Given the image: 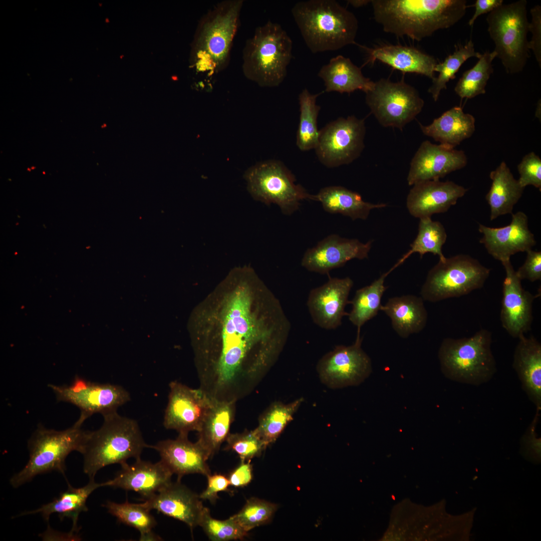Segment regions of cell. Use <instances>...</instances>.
<instances>
[{
  "label": "cell",
  "instance_id": "obj_1",
  "mask_svg": "<svg viewBox=\"0 0 541 541\" xmlns=\"http://www.w3.org/2000/svg\"><path fill=\"white\" fill-rule=\"evenodd\" d=\"M249 282L238 279L225 308L222 348L216 370L219 386L232 382L247 352L254 345L259 343L266 349L279 351L289 334L290 324L281 307L259 318L251 313Z\"/></svg>",
  "mask_w": 541,
  "mask_h": 541
},
{
  "label": "cell",
  "instance_id": "obj_2",
  "mask_svg": "<svg viewBox=\"0 0 541 541\" xmlns=\"http://www.w3.org/2000/svg\"><path fill=\"white\" fill-rule=\"evenodd\" d=\"M374 18L384 32L420 41L458 22L465 0H373Z\"/></svg>",
  "mask_w": 541,
  "mask_h": 541
},
{
  "label": "cell",
  "instance_id": "obj_3",
  "mask_svg": "<svg viewBox=\"0 0 541 541\" xmlns=\"http://www.w3.org/2000/svg\"><path fill=\"white\" fill-rule=\"evenodd\" d=\"M292 13L306 45L313 53L336 51L356 44L357 19L336 1H301L294 6Z\"/></svg>",
  "mask_w": 541,
  "mask_h": 541
},
{
  "label": "cell",
  "instance_id": "obj_4",
  "mask_svg": "<svg viewBox=\"0 0 541 541\" xmlns=\"http://www.w3.org/2000/svg\"><path fill=\"white\" fill-rule=\"evenodd\" d=\"M103 416L101 427L89 431L82 453L83 471L90 479L107 465H121L130 458H140L143 450L149 447L136 420L122 416L117 411Z\"/></svg>",
  "mask_w": 541,
  "mask_h": 541
},
{
  "label": "cell",
  "instance_id": "obj_5",
  "mask_svg": "<svg viewBox=\"0 0 541 541\" xmlns=\"http://www.w3.org/2000/svg\"><path fill=\"white\" fill-rule=\"evenodd\" d=\"M293 42L278 23L268 21L255 29L243 50V75L260 87L279 86L292 58Z\"/></svg>",
  "mask_w": 541,
  "mask_h": 541
},
{
  "label": "cell",
  "instance_id": "obj_6",
  "mask_svg": "<svg viewBox=\"0 0 541 541\" xmlns=\"http://www.w3.org/2000/svg\"><path fill=\"white\" fill-rule=\"evenodd\" d=\"M491 343L492 334L485 329L469 337L444 339L438 352L443 374L451 380L474 386L488 382L496 371Z\"/></svg>",
  "mask_w": 541,
  "mask_h": 541
},
{
  "label": "cell",
  "instance_id": "obj_7",
  "mask_svg": "<svg viewBox=\"0 0 541 541\" xmlns=\"http://www.w3.org/2000/svg\"><path fill=\"white\" fill-rule=\"evenodd\" d=\"M243 0L217 3L202 19L194 49L197 69L209 75L228 65L230 51L239 22Z\"/></svg>",
  "mask_w": 541,
  "mask_h": 541
},
{
  "label": "cell",
  "instance_id": "obj_8",
  "mask_svg": "<svg viewBox=\"0 0 541 541\" xmlns=\"http://www.w3.org/2000/svg\"><path fill=\"white\" fill-rule=\"evenodd\" d=\"M78 420L71 427L62 431L38 426L28 441L29 459L27 464L10 479L16 488L30 481L36 476L56 471L64 475L65 460L72 451L82 453L89 431L81 428Z\"/></svg>",
  "mask_w": 541,
  "mask_h": 541
},
{
  "label": "cell",
  "instance_id": "obj_9",
  "mask_svg": "<svg viewBox=\"0 0 541 541\" xmlns=\"http://www.w3.org/2000/svg\"><path fill=\"white\" fill-rule=\"evenodd\" d=\"M527 1L502 4L488 13L487 31L494 42L493 50L506 73L521 72L529 57Z\"/></svg>",
  "mask_w": 541,
  "mask_h": 541
},
{
  "label": "cell",
  "instance_id": "obj_10",
  "mask_svg": "<svg viewBox=\"0 0 541 541\" xmlns=\"http://www.w3.org/2000/svg\"><path fill=\"white\" fill-rule=\"evenodd\" d=\"M490 269L470 255L460 254L439 261L429 271L420 291L424 301L435 303L468 295L482 288Z\"/></svg>",
  "mask_w": 541,
  "mask_h": 541
},
{
  "label": "cell",
  "instance_id": "obj_11",
  "mask_svg": "<svg viewBox=\"0 0 541 541\" xmlns=\"http://www.w3.org/2000/svg\"><path fill=\"white\" fill-rule=\"evenodd\" d=\"M244 178L248 192L255 200L267 205L277 204L287 215L296 211L302 201L314 200V195L297 184L294 174L279 160L255 164L245 172Z\"/></svg>",
  "mask_w": 541,
  "mask_h": 541
},
{
  "label": "cell",
  "instance_id": "obj_12",
  "mask_svg": "<svg viewBox=\"0 0 541 541\" xmlns=\"http://www.w3.org/2000/svg\"><path fill=\"white\" fill-rule=\"evenodd\" d=\"M366 103L383 127L402 131L421 112L424 102L418 91L403 80L381 78L366 93Z\"/></svg>",
  "mask_w": 541,
  "mask_h": 541
},
{
  "label": "cell",
  "instance_id": "obj_13",
  "mask_svg": "<svg viewBox=\"0 0 541 541\" xmlns=\"http://www.w3.org/2000/svg\"><path fill=\"white\" fill-rule=\"evenodd\" d=\"M365 134L364 119L354 115L338 118L320 130L315 148L318 159L328 168L352 163L365 147Z\"/></svg>",
  "mask_w": 541,
  "mask_h": 541
},
{
  "label": "cell",
  "instance_id": "obj_14",
  "mask_svg": "<svg viewBox=\"0 0 541 541\" xmlns=\"http://www.w3.org/2000/svg\"><path fill=\"white\" fill-rule=\"evenodd\" d=\"M48 386L58 401L71 403L80 409L78 420L83 423L95 413L104 416L117 412L131 399L129 393L121 386L93 382L79 377L70 385Z\"/></svg>",
  "mask_w": 541,
  "mask_h": 541
},
{
  "label": "cell",
  "instance_id": "obj_15",
  "mask_svg": "<svg viewBox=\"0 0 541 541\" xmlns=\"http://www.w3.org/2000/svg\"><path fill=\"white\" fill-rule=\"evenodd\" d=\"M357 332L353 344L337 346L320 359L316 369L322 383L330 388H342L359 385L370 376L372 362Z\"/></svg>",
  "mask_w": 541,
  "mask_h": 541
},
{
  "label": "cell",
  "instance_id": "obj_16",
  "mask_svg": "<svg viewBox=\"0 0 541 541\" xmlns=\"http://www.w3.org/2000/svg\"><path fill=\"white\" fill-rule=\"evenodd\" d=\"M168 400L163 425L179 434L199 430L208 407L210 396L201 389H193L177 381L169 384Z\"/></svg>",
  "mask_w": 541,
  "mask_h": 541
},
{
  "label": "cell",
  "instance_id": "obj_17",
  "mask_svg": "<svg viewBox=\"0 0 541 541\" xmlns=\"http://www.w3.org/2000/svg\"><path fill=\"white\" fill-rule=\"evenodd\" d=\"M501 263L505 277L502 284L500 321L510 336L518 338L531 329L533 302L537 296L523 289L510 260Z\"/></svg>",
  "mask_w": 541,
  "mask_h": 541
},
{
  "label": "cell",
  "instance_id": "obj_18",
  "mask_svg": "<svg viewBox=\"0 0 541 541\" xmlns=\"http://www.w3.org/2000/svg\"><path fill=\"white\" fill-rule=\"evenodd\" d=\"M372 244V240L363 243L357 239L331 234L306 251L301 265L310 272L328 274L331 270L342 266L352 259L367 258Z\"/></svg>",
  "mask_w": 541,
  "mask_h": 541
},
{
  "label": "cell",
  "instance_id": "obj_19",
  "mask_svg": "<svg viewBox=\"0 0 541 541\" xmlns=\"http://www.w3.org/2000/svg\"><path fill=\"white\" fill-rule=\"evenodd\" d=\"M353 281L350 277L331 278L323 285L312 289L307 307L314 323L321 328L334 330L342 324Z\"/></svg>",
  "mask_w": 541,
  "mask_h": 541
},
{
  "label": "cell",
  "instance_id": "obj_20",
  "mask_svg": "<svg viewBox=\"0 0 541 541\" xmlns=\"http://www.w3.org/2000/svg\"><path fill=\"white\" fill-rule=\"evenodd\" d=\"M467 163V158L463 151L424 141L411 161L407 178L408 184L412 186L422 181L439 180L464 168Z\"/></svg>",
  "mask_w": 541,
  "mask_h": 541
},
{
  "label": "cell",
  "instance_id": "obj_21",
  "mask_svg": "<svg viewBox=\"0 0 541 541\" xmlns=\"http://www.w3.org/2000/svg\"><path fill=\"white\" fill-rule=\"evenodd\" d=\"M478 231L482 234L480 243L501 262L510 260L516 253L532 249L536 244L534 236L528 228V217L522 211L512 214L511 221L506 226L490 227L479 224Z\"/></svg>",
  "mask_w": 541,
  "mask_h": 541
},
{
  "label": "cell",
  "instance_id": "obj_22",
  "mask_svg": "<svg viewBox=\"0 0 541 541\" xmlns=\"http://www.w3.org/2000/svg\"><path fill=\"white\" fill-rule=\"evenodd\" d=\"M143 504L149 509L186 523L192 530L199 526L206 507L199 495L182 484L180 480L169 484L151 497Z\"/></svg>",
  "mask_w": 541,
  "mask_h": 541
},
{
  "label": "cell",
  "instance_id": "obj_23",
  "mask_svg": "<svg viewBox=\"0 0 541 541\" xmlns=\"http://www.w3.org/2000/svg\"><path fill=\"white\" fill-rule=\"evenodd\" d=\"M412 186L406 206L412 216L419 219L446 212L468 190L452 181L428 180Z\"/></svg>",
  "mask_w": 541,
  "mask_h": 541
},
{
  "label": "cell",
  "instance_id": "obj_24",
  "mask_svg": "<svg viewBox=\"0 0 541 541\" xmlns=\"http://www.w3.org/2000/svg\"><path fill=\"white\" fill-rule=\"evenodd\" d=\"M121 466L112 479L103 482L104 486L134 491L145 499L172 482L173 474L161 460L152 463L139 458L132 464Z\"/></svg>",
  "mask_w": 541,
  "mask_h": 541
},
{
  "label": "cell",
  "instance_id": "obj_25",
  "mask_svg": "<svg viewBox=\"0 0 541 541\" xmlns=\"http://www.w3.org/2000/svg\"><path fill=\"white\" fill-rule=\"evenodd\" d=\"M149 447L159 454L160 460L177 479L189 474L198 473L207 476L211 474L207 463L209 457L201 444L197 441L189 440L187 434H179L175 439L159 441Z\"/></svg>",
  "mask_w": 541,
  "mask_h": 541
},
{
  "label": "cell",
  "instance_id": "obj_26",
  "mask_svg": "<svg viewBox=\"0 0 541 541\" xmlns=\"http://www.w3.org/2000/svg\"><path fill=\"white\" fill-rule=\"evenodd\" d=\"M361 46L368 54L363 66L378 60L403 73L424 75L432 80L434 77L436 59L413 47L385 45L374 48Z\"/></svg>",
  "mask_w": 541,
  "mask_h": 541
},
{
  "label": "cell",
  "instance_id": "obj_27",
  "mask_svg": "<svg viewBox=\"0 0 541 541\" xmlns=\"http://www.w3.org/2000/svg\"><path fill=\"white\" fill-rule=\"evenodd\" d=\"M518 339L512 367L527 397L541 410V344L533 336Z\"/></svg>",
  "mask_w": 541,
  "mask_h": 541
},
{
  "label": "cell",
  "instance_id": "obj_28",
  "mask_svg": "<svg viewBox=\"0 0 541 541\" xmlns=\"http://www.w3.org/2000/svg\"><path fill=\"white\" fill-rule=\"evenodd\" d=\"M381 311L390 319L393 330L402 338L419 333L427 324L428 313L421 297H392L382 305Z\"/></svg>",
  "mask_w": 541,
  "mask_h": 541
},
{
  "label": "cell",
  "instance_id": "obj_29",
  "mask_svg": "<svg viewBox=\"0 0 541 541\" xmlns=\"http://www.w3.org/2000/svg\"><path fill=\"white\" fill-rule=\"evenodd\" d=\"M234 411L233 400H219L210 397L208 407L198 431L197 440L209 458L219 450L229 434Z\"/></svg>",
  "mask_w": 541,
  "mask_h": 541
},
{
  "label": "cell",
  "instance_id": "obj_30",
  "mask_svg": "<svg viewBox=\"0 0 541 541\" xmlns=\"http://www.w3.org/2000/svg\"><path fill=\"white\" fill-rule=\"evenodd\" d=\"M475 118L465 113L460 106H454L435 119L429 125L419 123L423 134L440 144L455 147L470 137L475 131Z\"/></svg>",
  "mask_w": 541,
  "mask_h": 541
},
{
  "label": "cell",
  "instance_id": "obj_31",
  "mask_svg": "<svg viewBox=\"0 0 541 541\" xmlns=\"http://www.w3.org/2000/svg\"><path fill=\"white\" fill-rule=\"evenodd\" d=\"M318 75L323 80L327 92L350 93L359 90L366 93L375 83L363 75L361 68L342 55L332 58L321 68Z\"/></svg>",
  "mask_w": 541,
  "mask_h": 541
},
{
  "label": "cell",
  "instance_id": "obj_32",
  "mask_svg": "<svg viewBox=\"0 0 541 541\" xmlns=\"http://www.w3.org/2000/svg\"><path fill=\"white\" fill-rule=\"evenodd\" d=\"M66 490L61 492L53 501L43 505L40 508L31 511H24L21 515L40 513L45 520L48 521L53 513H58L61 520L67 517L72 519V532L78 529L77 522L80 513L87 511V500L89 495L97 488L104 486V483H97L94 478L90 479L85 486L75 488L68 483Z\"/></svg>",
  "mask_w": 541,
  "mask_h": 541
},
{
  "label": "cell",
  "instance_id": "obj_33",
  "mask_svg": "<svg viewBox=\"0 0 541 541\" xmlns=\"http://www.w3.org/2000/svg\"><path fill=\"white\" fill-rule=\"evenodd\" d=\"M489 177L492 183L485 198L490 207V219L493 220L501 215L512 213L524 188L514 178L504 161L490 172Z\"/></svg>",
  "mask_w": 541,
  "mask_h": 541
},
{
  "label": "cell",
  "instance_id": "obj_34",
  "mask_svg": "<svg viewBox=\"0 0 541 541\" xmlns=\"http://www.w3.org/2000/svg\"><path fill=\"white\" fill-rule=\"evenodd\" d=\"M314 200L320 202L326 211L341 214L353 220H365L371 210L387 206L385 203L366 202L358 193L341 186H330L321 189L314 195Z\"/></svg>",
  "mask_w": 541,
  "mask_h": 541
},
{
  "label": "cell",
  "instance_id": "obj_35",
  "mask_svg": "<svg viewBox=\"0 0 541 541\" xmlns=\"http://www.w3.org/2000/svg\"><path fill=\"white\" fill-rule=\"evenodd\" d=\"M396 267L395 264L370 285L357 290L354 298L350 301L352 309L348 314V319L357 328V332H360L361 328L381 310V299L387 289L384 285L385 280Z\"/></svg>",
  "mask_w": 541,
  "mask_h": 541
},
{
  "label": "cell",
  "instance_id": "obj_36",
  "mask_svg": "<svg viewBox=\"0 0 541 541\" xmlns=\"http://www.w3.org/2000/svg\"><path fill=\"white\" fill-rule=\"evenodd\" d=\"M303 401L304 399L300 398L288 404L275 402L260 415L254 430L266 446L277 440Z\"/></svg>",
  "mask_w": 541,
  "mask_h": 541
},
{
  "label": "cell",
  "instance_id": "obj_37",
  "mask_svg": "<svg viewBox=\"0 0 541 541\" xmlns=\"http://www.w3.org/2000/svg\"><path fill=\"white\" fill-rule=\"evenodd\" d=\"M323 92L314 94L305 89L299 95L300 113L296 144L301 151L315 149L317 145L320 133L317 120L321 107L317 104V99Z\"/></svg>",
  "mask_w": 541,
  "mask_h": 541
},
{
  "label": "cell",
  "instance_id": "obj_38",
  "mask_svg": "<svg viewBox=\"0 0 541 541\" xmlns=\"http://www.w3.org/2000/svg\"><path fill=\"white\" fill-rule=\"evenodd\" d=\"M104 506L118 521L137 529L140 533V540L161 539L152 532L157 522L143 502L133 503L126 500L119 503L108 501Z\"/></svg>",
  "mask_w": 541,
  "mask_h": 541
},
{
  "label": "cell",
  "instance_id": "obj_39",
  "mask_svg": "<svg viewBox=\"0 0 541 541\" xmlns=\"http://www.w3.org/2000/svg\"><path fill=\"white\" fill-rule=\"evenodd\" d=\"M419 219L417 236L410 244L409 250L396 263L397 266L414 253H418L421 257L425 253H432L438 255L440 260H444L446 258L442 249L447 236L443 224L439 221L433 220L431 217Z\"/></svg>",
  "mask_w": 541,
  "mask_h": 541
},
{
  "label": "cell",
  "instance_id": "obj_40",
  "mask_svg": "<svg viewBox=\"0 0 541 541\" xmlns=\"http://www.w3.org/2000/svg\"><path fill=\"white\" fill-rule=\"evenodd\" d=\"M495 58L494 51H486L472 68L462 74L454 88V92L461 99H472L485 93L487 81L493 72L492 63Z\"/></svg>",
  "mask_w": 541,
  "mask_h": 541
},
{
  "label": "cell",
  "instance_id": "obj_41",
  "mask_svg": "<svg viewBox=\"0 0 541 541\" xmlns=\"http://www.w3.org/2000/svg\"><path fill=\"white\" fill-rule=\"evenodd\" d=\"M481 54L476 52L474 44L470 39L464 45L455 46L453 53L448 56L441 63H437L434 72L439 73L437 77L432 80V84L428 89L434 101H437L441 92L447 88V83L455 78V74L462 65L468 59L476 57L479 59Z\"/></svg>",
  "mask_w": 541,
  "mask_h": 541
},
{
  "label": "cell",
  "instance_id": "obj_42",
  "mask_svg": "<svg viewBox=\"0 0 541 541\" xmlns=\"http://www.w3.org/2000/svg\"><path fill=\"white\" fill-rule=\"evenodd\" d=\"M277 505L256 497L248 499L242 509L231 516L246 532L268 523L277 510Z\"/></svg>",
  "mask_w": 541,
  "mask_h": 541
},
{
  "label": "cell",
  "instance_id": "obj_43",
  "mask_svg": "<svg viewBox=\"0 0 541 541\" xmlns=\"http://www.w3.org/2000/svg\"><path fill=\"white\" fill-rule=\"evenodd\" d=\"M201 526L209 539L212 541L242 540L247 536L245 531L231 516L225 520H218L211 517L206 507L201 522Z\"/></svg>",
  "mask_w": 541,
  "mask_h": 541
},
{
  "label": "cell",
  "instance_id": "obj_44",
  "mask_svg": "<svg viewBox=\"0 0 541 541\" xmlns=\"http://www.w3.org/2000/svg\"><path fill=\"white\" fill-rule=\"evenodd\" d=\"M226 441L225 449L234 451L243 461L259 456L267 446L254 430L229 433Z\"/></svg>",
  "mask_w": 541,
  "mask_h": 541
},
{
  "label": "cell",
  "instance_id": "obj_45",
  "mask_svg": "<svg viewBox=\"0 0 541 541\" xmlns=\"http://www.w3.org/2000/svg\"><path fill=\"white\" fill-rule=\"evenodd\" d=\"M519 178L517 179L523 188L532 185L541 189V159L534 152L526 154L517 165Z\"/></svg>",
  "mask_w": 541,
  "mask_h": 541
},
{
  "label": "cell",
  "instance_id": "obj_46",
  "mask_svg": "<svg viewBox=\"0 0 541 541\" xmlns=\"http://www.w3.org/2000/svg\"><path fill=\"white\" fill-rule=\"evenodd\" d=\"M526 252V257L523 264L520 266L515 273L521 281L526 279L531 282L541 280V252L532 249Z\"/></svg>",
  "mask_w": 541,
  "mask_h": 541
},
{
  "label": "cell",
  "instance_id": "obj_47",
  "mask_svg": "<svg viewBox=\"0 0 541 541\" xmlns=\"http://www.w3.org/2000/svg\"><path fill=\"white\" fill-rule=\"evenodd\" d=\"M531 21L529 23L528 31L532 34L528 42V48L535 57L539 68L541 67V7L534 6L530 9Z\"/></svg>",
  "mask_w": 541,
  "mask_h": 541
},
{
  "label": "cell",
  "instance_id": "obj_48",
  "mask_svg": "<svg viewBox=\"0 0 541 541\" xmlns=\"http://www.w3.org/2000/svg\"><path fill=\"white\" fill-rule=\"evenodd\" d=\"M207 477V486L199 496L201 499L208 500L211 503H214L219 498L217 495L219 492L229 490L228 488L230 485V482L228 477L221 474H210Z\"/></svg>",
  "mask_w": 541,
  "mask_h": 541
},
{
  "label": "cell",
  "instance_id": "obj_49",
  "mask_svg": "<svg viewBox=\"0 0 541 541\" xmlns=\"http://www.w3.org/2000/svg\"><path fill=\"white\" fill-rule=\"evenodd\" d=\"M228 478L230 485L235 487L247 485L252 479V467L250 460L243 461L229 474Z\"/></svg>",
  "mask_w": 541,
  "mask_h": 541
},
{
  "label": "cell",
  "instance_id": "obj_50",
  "mask_svg": "<svg viewBox=\"0 0 541 541\" xmlns=\"http://www.w3.org/2000/svg\"><path fill=\"white\" fill-rule=\"evenodd\" d=\"M503 0H476L474 3L475 12L468 21L472 26L477 18L481 15L489 13L503 4Z\"/></svg>",
  "mask_w": 541,
  "mask_h": 541
},
{
  "label": "cell",
  "instance_id": "obj_51",
  "mask_svg": "<svg viewBox=\"0 0 541 541\" xmlns=\"http://www.w3.org/2000/svg\"><path fill=\"white\" fill-rule=\"evenodd\" d=\"M347 2L348 4L355 8H359L365 6L369 3H371V1L368 0H350Z\"/></svg>",
  "mask_w": 541,
  "mask_h": 541
}]
</instances>
